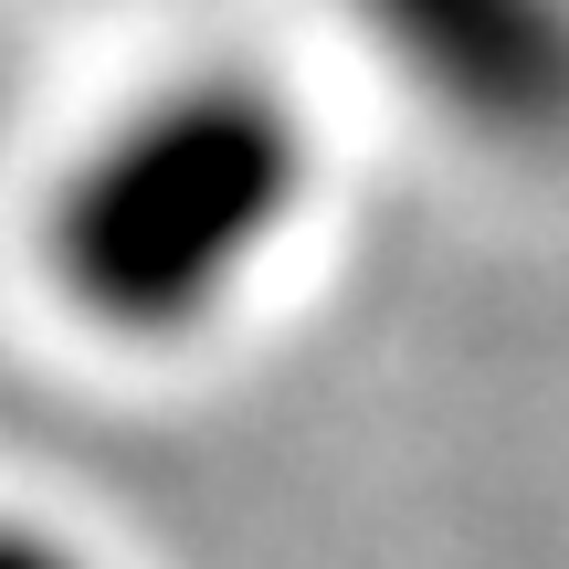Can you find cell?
<instances>
[{"instance_id": "6da1fadb", "label": "cell", "mask_w": 569, "mask_h": 569, "mask_svg": "<svg viewBox=\"0 0 569 569\" xmlns=\"http://www.w3.org/2000/svg\"><path fill=\"white\" fill-rule=\"evenodd\" d=\"M296 180L306 148L274 96L243 74L190 84L84 159L74 201L53 211V274L117 327H180L274 243Z\"/></svg>"}, {"instance_id": "7a4b0ae2", "label": "cell", "mask_w": 569, "mask_h": 569, "mask_svg": "<svg viewBox=\"0 0 569 569\" xmlns=\"http://www.w3.org/2000/svg\"><path fill=\"white\" fill-rule=\"evenodd\" d=\"M390 63L496 138L569 127V0H359Z\"/></svg>"}, {"instance_id": "3957f363", "label": "cell", "mask_w": 569, "mask_h": 569, "mask_svg": "<svg viewBox=\"0 0 569 569\" xmlns=\"http://www.w3.org/2000/svg\"><path fill=\"white\" fill-rule=\"evenodd\" d=\"M0 569H74V559H53V549H32V538H0Z\"/></svg>"}]
</instances>
